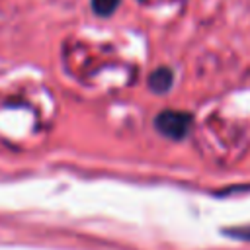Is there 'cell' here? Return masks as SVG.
Listing matches in <instances>:
<instances>
[{
	"instance_id": "1",
	"label": "cell",
	"mask_w": 250,
	"mask_h": 250,
	"mask_svg": "<svg viewBox=\"0 0 250 250\" xmlns=\"http://www.w3.org/2000/svg\"><path fill=\"white\" fill-rule=\"evenodd\" d=\"M154 127L166 139L182 141L189 135V131L193 127V115L188 111H180V109H164L156 115Z\"/></svg>"
},
{
	"instance_id": "2",
	"label": "cell",
	"mask_w": 250,
	"mask_h": 250,
	"mask_svg": "<svg viewBox=\"0 0 250 250\" xmlns=\"http://www.w3.org/2000/svg\"><path fill=\"white\" fill-rule=\"evenodd\" d=\"M174 84V70L168 66H160L154 68L148 74V88L156 94H166Z\"/></svg>"
},
{
	"instance_id": "3",
	"label": "cell",
	"mask_w": 250,
	"mask_h": 250,
	"mask_svg": "<svg viewBox=\"0 0 250 250\" xmlns=\"http://www.w3.org/2000/svg\"><path fill=\"white\" fill-rule=\"evenodd\" d=\"M117 6L119 0H92V10L98 16H111Z\"/></svg>"
},
{
	"instance_id": "4",
	"label": "cell",
	"mask_w": 250,
	"mask_h": 250,
	"mask_svg": "<svg viewBox=\"0 0 250 250\" xmlns=\"http://www.w3.org/2000/svg\"><path fill=\"white\" fill-rule=\"evenodd\" d=\"M225 234L227 236H232V238H240V240H250V225L225 229Z\"/></svg>"
}]
</instances>
